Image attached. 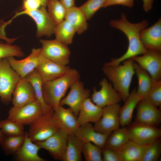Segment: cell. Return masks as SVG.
Listing matches in <instances>:
<instances>
[{
    "label": "cell",
    "instance_id": "cell-1",
    "mask_svg": "<svg viewBox=\"0 0 161 161\" xmlns=\"http://www.w3.org/2000/svg\"><path fill=\"white\" fill-rule=\"evenodd\" d=\"M110 25L113 28L122 32L126 36L128 41V46L126 52L122 56L104 64L116 65L124 61L140 55L145 53L148 49L142 44L140 38L141 31L147 27L148 22L144 20L141 22L132 23L129 21L123 13H122L119 20H112Z\"/></svg>",
    "mask_w": 161,
    "mask_h": 161
},
{
    "label": "cell",
    "instance_id": "cell-2",
    "mask_svg": "<svg viewBox=\"0 0 161 161\" xmlns=\"http://www.w3.org/2000/svg\"><path fill=\"white\" fill-rule=\"evenodd\" d=\"M78 71L70 68L64 75L52 80L43 83L42 92L45 103L55 110L68 89L76 81L79 80Z\"/></svg>",
    "mask_w": 161,
    "mask_h": 161
},
{
    "label": "cell",
    "instance_id": "cell-3",
    "mask_svg": "<svg viewBox=\"0 0 161 161\" xmlns=\"http://www.w3.org/2000/svg\"><path fill=\"white\" fill-rule=\"evenodd\" d=\"M134 61L131 58L123 61L122 65L104 64L103 73L112 83L113 87L125 102L129 94V89L132 78L135 73Z\"/></svg>",
    "mask_w": 161,
    "mask_h": 161
},
{
    "label": "cell",
    "instance_id": "cell-4",
    "mask_svg": "<svg viewBox=\"0 0 161 161\" xmlns=\"http://www.w3.org/2000/svg\"><path fill=\"white\" fill-rule=\"evenodd\" d=\"M21 79L6 58L0 60V98L5 104L12 101L16 85Z\"/></svg>",
    "mask_w": 161,
    "mask_h": 161
},
{
    "label": "cell",
    "instance_id": "cell-5",
    "mask_svg": "<svg viewBox=\"0 0 161 161\" xmlns=\"http://www.w3.org/2000/svg\"><path fill=\"white\" fill-rule=\"evenodd\" d=\"M53 109L43 114L30 126L28 136L33 142L42 141L49 138L59 129L53 118Z\"/></svg>",
    "mask_w": 161,
    "mask_h": 161
},
{
    "label": "cell",
    "instance_id": "cell-6",
    "mask_svg": "<svg viewBox=\"0 0 161 161\" xmlns=\"http://www.w3.org/2000/svg\"><path fill=\"white\" fill-rule=\"evenodd\" d=\"M46 7L41 6L39 8L35 10H22L17 13L13 18L22 15H27L35 23L37 37L43 36L50 37L54 34L57 24L50 16Z\"/></svg>",
    "mask_w": 161,
    "mask_h": 161
},
{
    "label": "cell",
    "instance_id": "cell-7",
    "mask_svg": "<svg viewBox=\"0 0 161 161\" xmlns=\"http://www.w3.org/2000/svg\"><path fill=\"white\" fill-rule=\"evenodd\" d=\"M42 45L41 55L47 59L56 63L67 65L71 55L68 45L55 39L48 40L41 39Z\"/></svg>",
    "mask_w": 161,
    "mask_h": 161
},
{
    "label": "cell",
    "instance_id": "cell-8",
    "mask_svg": "<svg viewBox=\"0 0 161 161\" xmlns=\"http://www.w3.org/2000/svg\"><path fill=\"white\" fill-rule=\"evenodd\" d=\"M43 114L41 104L36 99L22 106L11 107L8 112L7 118L24 126L30 125Z\"/></svg>",
    "mask_w": 161,
    "mask_h": 161
},
{
    "label": "cell",
    "instance_id": "cell-9",
    "mask_svg": "<svg viewBox=\"0 0 161 161\" xmlns=\"http://www.w3.org/2000/svg\"><path fill=\"white\" fill-rule=\"evenodd\" d=\"M120 106L118 103L108 105L102 108L101 117L95 123V130L102 134L109 135L120 125L119 112Z\"/></svg>",
    "mask_w": 161,
    "mask_h": 161
},
{
    "label": "cell",
    "instance_id": "cell-10",
    "mask_svg": "<svg viewBox=\"0 0 161 161\" xmlns=\"http://www.w3.org/2000/svg\"><path fill=\"white\" fill-rule=\"evenodd\" d=\"M68 135L65 131L59 129L46 140L35 143L40 149L48 151L55 160L63 161L67 148Z\"/></svg>",
    "mask_w": 161,
    "mask_h": 161
},
{
    "label": "cell",
    "instance_id": "cell-11",
    "mask_svg": "<svg viewBox=\"0 0 161 161\" xmlns=\"http://www.w3.org/2000/svg\"><path fill=\"white\" fill-rule=\"evenodd\" d=\"M127 129L130 140L141 145L149 144L161 136L160 129L156 126L134 123Z\"/></svg>",
    "mask_w": 161,
    "mask_h": 161
},
{
    "label": "cell",
    "instance_id": "cell-12",
    "mask_svg": "<svg viewBox=\"0 0 161 161\" xmlns=\"http://www.w3.org/2000/svg\"><path fill=\"white\" fill-rule=\"evenodd\" d=\"M131 58L148 72L153 80H161V54L160 52L148 49L142 55Z\"/></svg>",
    "mask_w": 161,
    "mask_h": 161
},
{
    "label": "cell",
    "instance_id": "cell-13",
    "mask_svg": "<svg viewBox=\"0 0 161 161\" xmlns=\"http://www.w3.org/2000/svg\"><path fill=\"white\" fill-rule=\"evenodd\" d=\"M101 89L97 91L93 89L91 99L98 106L103 108L107 106L118 103L122 99L120 95L111 83L104 78L100 82Z\"/></svg>",
    "mask_w": 161,
    "mask_h": 161
},
{
    "label": "cell",
    "instance_id": "cell-14",
    "mask_svg": "<svg viewBox=\"0 0 161 161\" xmlns=\"http://www.w3.org/2000/svg\"><path fill=\"white\" fill-rule=\"evenodd\" d=\"M70 88L69 93L62 99L60 105L68 106L77 117L82 103L86 99L89 97L90 91L84 88L83 83L80 80L74 83Z\"/></svg>",
    "mask_w": 161,
    "mask_h": 161
},
{
    "label": "cell",
    "instance_id": "cell-15",
    "mask_svg": "<svg viewBox=\"0 0 161 161\" xmlns=\"http://www.w3.org/2000/svg\"><path fill=\"white\" fill-rule=\"evenodd\" d=\"M136 106L135 123L154 126L160 123L161 119L160 111L147 98L141 100Z\"/></svg>",
    "mask_w": 161,
    "mask_h": 161
},
{
    "label": "cell",
    "instance_id": "cell-16",
    "mask_svg": "<svg viewBox=\"0 0 161 161\" xmlns=\"http://www.w3.org/2000/svg\"><path fill=\"white\" fill-rule=\"evenodd\" d=\"M70 68L67 65H61L45 58L41 54L35 68L43 83L56 79L65 73Z\"/></svg>",
    "mask_w": 161,
    "mask_h": 161
},
{
    "label": "cell",
    "instance_id": "cell-17",
    "mask_svg": "<svg viewBox=\"0 0 161 161\" xmlns=\"http://www.w3.org/2000/svg\"><path fill=\"white\" fill-rule=\"evenodd\" d=\"M41 50V48H33L29 55L22 60H16L14 57L6 58L12 68L22 79L35 69L38 64Z\"/></svg>",
    "mask_w": 161,
    "mask_h": 161
},
{
    "label": "cell",
    "instance_id": "cell-18",
    "mask_svg": "<svg viewBox=\"0 0 161 161\" xmlns=\"http://www.w3.org/2000/svg\"><path fill=\"white\" fill-rule=\"evenodd\" d=\"M53 120L59 129L65 131L68 135L74 134L80 125L77 118L71 109L59 106L53 110Z\"/></svg>",
    "mask_w": 161,
    "mask_h": 161
},
{
    "label": "cell",
    "instance_id": "cell-19",
    "mask_svg": "<svg viewBox=\"0 0 161 161\" xmlns=\"http://www.w3.org/2000/svg\"><path fill=\"white\" fill-rule=\"evenodd\" d=\"M36 99L32 85L26 78L21 79L13 93V106L19 107L32 102Z\"/></svg>",
    "mask_w": 161,
    "mask_h": 161
},
{
    "label": "cell",
    "instance_id": "cell-20",
    "mask_svg": "<svg viewBox=\"0 0 161 161\" xmlns=\"http://www.w3.org/2000/svg\"><path fill=\"white\" fill-rule=\"evenodd\" d=\"M141 41L147 49L161 51V20L160 18L150 27L143 29L140 33Z\"/></svg>",
    "mask_w": 161,
    "mask_h": 161
},
{
    "label": "cell",
    "instance_id": "cell-21",
    "mask_svg": "<svg viewBox=\"0 0 161 161\" xmlns=\"http://www.w3.org/2000/svg\"><path fill=\"white\" fill-rule=\"evenodd\" d=\"M74 134L83 143L90 142L102 149L104 148L107 139L110 135L97 132L89 123L80 126Z\"/></svg>",
    "mask_w": 161,
    "mask_h": 161
},
{
    "label": "cell",
    "instance_id": "cell-22",
    "mask_svg": "<svg viewBox=\"0 0 161 161\" xmlns=\"http://www.w3.org/2000/svg\"><path fill=\"white\" fill-rule=\"evenodd\" d=\"M39 146L32 142L25 132L24 141L19 149L14 154L17 161H45L38 154Z\"/></svg>",
    "mask_w": 161,
    "mask_h": 161
},
{
    "label": "cell",
    "instance_id": "cell-23",
    "mask_svg": "<svg viewBox=\"0 0 161 161\" xmlns=\"http://www.w3.org/2000/svg\"><path fill=\"white\" fill-rule=\"evenodd\" d=\"M102 110V108L94 103L90 97L87 98L82 103L77 116L78 124L96 122L101 117Z\"/></svg>",
    "mask_w": 161,
    "mask_h": 161
},
{
    "label": "cell",
    "instance_id": "cell-24",
    "mask_svg": "<svg viewBox=\"0 0 161 161\" xmlns=\"http://www.w3.org/2000/svg\"><path fill=\"white\" fill-rule=\"evenodd\" d=\"M148 145H141L130 140L117 151L120 161H142Z\"/></svg>",
    "mask_w": 161,
    "mask_h": 161
},
{
    "label": "cell",
    "instance_id": "cell-25",
    "mask_svg": "<svg viewBox=\"0 0 161 161\" xmlns=\"http://www.w3.org/2000/svg\"><path fill=\"white\" fill-rule=\"evenodd\" d=\"M134 89L124 102V105L120 107L119 116L120 125L123 127L129 125L131 123L134 110L138 102L142 99L137 95Z\"/></svg>",
    "mask_w": 161,
    "mask_h": 161
},
{
    "label": "cell",
    "instance_id": "cell-26",
    "mask_svg": "<svg viewBox=\"0 0 161 161\" xmlns=\"http://www.w3.org/2000/svg\"><path fill=\"white\" fill-rule=\"evenodd\" d=\"M65 19L72 26L76 33L79 35L88 29V20L79 7L75 6L67 10Z\"/></svg>",
    "mask_w": 161,
    "mask_h": 161
},
{
    "label": "cell",
    "instance_id": "cell-27",
    "mask_svg": "<svg viewBox=\"0 0 161 161\" xmlns=\"http://www.w3.org/2000/svg\"><path fill=\"white\" fill-rule=\"evenodd\" d=\"M134 66L138 80L136 93L142 99L146 98L152 86L153 80L148 72L134 61Z\"/></svg>",
    "mask_w": 161,
    "mask_h": 161
},
{
    "label": "cell",
    "instance_id": "cell-28",
    "mask_svg": "<svg viewBox=\"0 0 161 161\" xmlns=\"http://www.w3.org/2000/svg\"><path fill=\"white\" fill-rule=\"evenodd\" d=\"M83 143L75 134L68 135L67 148L63 161H81Z\"/></svg>",
    "mask_w": 161,
    "mask_h": 161
},
{
    "label": "cell",
    "instance_id": "cell-29",
    "mask_svg": "<svg viewBox=\"0 0 161 161\" xmlns=\"http://www.w3.org/2000/svg\"><path fill=\"white\" fill-rule=\"evenodd\" d=\"M129 140L127 128H119L108 136L104 147L117 151Z\"/></svg>",
    "mask_w": 161,
    "mask_h": 161
},
{
    "label": "cell",
    "instance_id": "cell-30",
    "mask_svg": "<svg viewBox=\"0 0 161 161\" xmlns=\"http://www.w3.org/2000/svg\"><path fill=\"white\" fill-rule=\"evenodd\" d=\"M26 78L30 82L33 87L36 99L40 103L43 114L49 112L53 109L51 106L45 102L43 95V82L40 75L35 69L28 74Z\"/></svg>",
    "mask_w": 161,
    "mask_h": 161
},
{
    "label": "cell",
    "instance_id": "cell-31",
    "mask_svg": "<svg viewBox=\"0 0 161 161\" xmlns=\"http://www.w3.org/2000/svg\"><path fill=\"white\" fill-rule=\"evenodd\" d=\"M75 33L76 31L72 26L64 19L57 24L54 34L56 39L68 45L72 43Z\"/></svg>",
    "mask_w": 161,
    "mask_h": 161
},
{
    "label": "cell",
    "instance_id": "cell-32",
    "mask_svg": "<svg viewBox=\"0 0 161 161\" xmlns=\"http://www.w3.org/2000/svg\"><path fill=\"white\" fill-rule=\"evenodd\" d=\"M46 7L48 13L57 24L65 19L67 10L59 0H50Z\"/></svg>",
    "mask_w": 161,
    "mask_h": 161
},
{
    "label": "cell",
    "instance_id": "cell-33",
    "mask_svg": "<svg viewBox=\"0 0 161 161\" xmlns=\"http://www.w3.org/2000/svg\"><path fill=\"white\" fill-rule=\"evenodd\" d=\"M0 128L7 136H21L25 133L24 125L8 118L1 120Z\"/></svg>",
    "mask_w": 161,
    "mask_h": 161
},
{
    "label": "cell",
    "instance_id": "cell-34",
    "mask_svg": "<svg viewBox=\"0 0 161 161\" xmlns=\"http://www.w3.org/2000/svg\"><path fill=\"white\" fill-rule=\"evenodd\" d=\"M24 138L25 134L21 136H6L4 137L1 146L6 154H14L22 145Z\"/></svg>",
    "mask_w": 161,
    "mask_h": 161
},
{
    "label": "cell",
    "instance_id": "cell-35",
    "mask_svg": "<svg viewBox=\"0 0 161 161\" xmlns=\"http://www.w3.org/2000/svg\"><path fill=\"white\" fill-rule=\"evenodd\" d=\"M86 161H102V148L92 143H84L82 152Z\"/></svg>",
    "mask_w": 161,
    "mask_h": 161
},
{
    "label": "cell",
    "instance_id": "cell-36",
    "mask_svg": "<svg viewBox=\"0 0 161 161\" xmlns=\"http://www.w3.org/2000/svg\"><path fill=\"white\" fill-rule=\"evenodd\" d=\"M106 0H88L79 7L87 20L91 19L95 13L103 6Z\"/></svg>",
    "mask_w": 161,
    "mask_h": 161
},
{
    "label": "cell",
    "instance_id": "cell-37",
    "mask_svg": "<svg viewBox=\"0 0 161 161\" xmlns=\"http://www.w3.org/2000/svg\"><path fill=\"white\" fill-rule=\"evenodd\" d=\"M161 154L160 139L148 145L143 157L142 161H157Z\"/></svg>",
    "mask_w": 161,
    "mask_h": 161
},
{
    "label": "cell",
    "instance_id": "cell-38",
    "mask_svg": "<svg viewBox=\"0 0 161 161\" xmlns=\"http://www.w3.org/2000/svg\"><path fill=\"white\" fill-rule=\"evenodd\" d=\"M24 56V52L18 46L0 43V60L10 57L21 58Z\"/></svg>",
    "mask_w": 161,
    "mask_h": 161
},
{
    "label": "cell",
    "instance_id": "cell-39",
    "mask_svg": "<svg viewBox=\"0 0 161 161\" xmlns=\"http://www.w3.org/2000/svg\"><path fill=\"white\" fill-rule=\"evenodd\" d=\"M149 101L157 107L161 104V80L154 81L146 97Z\"/></svg>",
    "mask_w": 161,
    "mask_h": 161
},
{
    "label": "cell",
    "instance_id": "cell-40",
    "mask_svg": "<svg viewBox=\"0 0 161 161\" xmlns=\"http://www.w3.org/2000/svg\"><path fill=\"white\" fill-rule=\"evenodd\" d=\"M103 161H120L117 151L104 147L102 149Z\"/></svg>",
    "mask_w": 161,
    "mask_h": 161
},
{
    "label": "cell",
    "instance_id": "cell-41",
    "mask_svg": "<svg viewBox=\"0 0 161 161\" xmlns=\"http://www.w3.org/2000/svg\"><path fill=\"white\" fill-rule=\"evenodd\" d=\"M42 6L40 0H23L22 10L31 11L39 8Z\"/></svg>",
    "mask_w": 161,
    "mask_h": 161
},
{
    "label": "cell",
    "instance_id": "cell-42",
    "mask_svg": "<svg viewBox=\"0 0 161 161\" xmlns=\"http://www.w3.org/2000/svg\"><path fill=\"white\" fill-rule=\"evenodd\" d=\"M134 0H106L103 8L116 5H120L129 7L134 6Z\"/></svg>",
    "mask_w": 161,
    "mask_h": 161
},
{
    "label": "cell",
    "instance_id": "cell-43",
    "mask_svg": "<svg viewBox=\"0 0 161 161\" xmlns=\"http://www.w3.org/2000/svg\"><path fill=\"white\" fill-rule=\"evenodd\" d=\"M8 23L3 20L0 22V39L5 40L7 43L11 44L15 41L14 38H10L6 35L5 29Z\"/></svg>",
    "mask_w": 161,
    "mask_h": 161
},
{
    "label": "cell",
    "instance_id": "cell-44",
    "mask_svg": "<svg viewBox=\"0 0 161 161\" xmlns=\"http://www.w3.org/2000/svg\"><path fill=\"white\" fill-rule=\"evenodd\" d=\"M143 8L144 11L148 12L152 8L154 0H142Z\"/></svg>",
    "mask_w": 161,
    "mask_h": 161
},
{
    "label": "cell",
    "instance_id": "cell-45",
    "mask_svg": "<svg viewBox=\"0 0 161 161\" xmlns=\"http://www.w3.org/2000/svg\"><path fill=\"white\" fill-rule=\"evenodd\" d=\"M59 0L67 10L75 6V0Z\"/></svg>",
    "mask_w": 161,
    "mask_h": 161
},
{
    "label": "cell",
    "instance_id": "cell-46",
    "mask_svg": "<svg viewBox=\"0 0 161 161\" xmlns=\"http://www.w3.org/2000/svg\"><path fill=\"white\" fill-rule=\"evenodd\" d=\"M1 120H0V121ZM4 135L2 132L0 128V147L1 146L2 141L4 137Z\"/></svg>",
    "mask_w": 161,
    "mask_h": 161
},
{
    "label": "cell",
    "instance_id": "cell-47",
    "mask_svg": "<svg viewBox=\"0 0 161 161\" xmlns=\"http://www.w3.org/2000/svg\"><path fill=\"white\" fill-rule=\"evenodd\" d=\"M50 0H40L42 6L46 7L47 3Z\"/></svg>",
    "mask_w": 161,
    "mask_h": 161
}]
</instances>
